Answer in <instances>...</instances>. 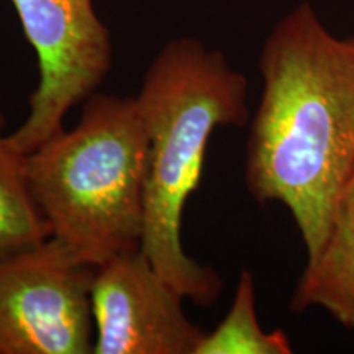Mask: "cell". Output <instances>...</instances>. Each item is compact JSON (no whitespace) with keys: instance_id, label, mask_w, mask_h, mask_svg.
Returning <instances> with one entry per match:
<instances>
[{"instance_id":"cell-1","label":"cell","mask_w":354,"mask_h":354,"mask_svg":"<svg viewBox=\"0 0 354 354\" xmlns=\"http://www.w3.org/2000/svg\"><path fill=\"white\" fill-rule=\"evenodd\" d=\"M258 68L246 189L258 203L290 212L313 259L354 176V37H336L302 2L272 26Z\"/></svg>"},{"instance_id":"cell-2","label":"cell","mask_w":354,"mask_h":354,"mask_svg":"<svg viewBox=\"0 0 354 354\" xmlns=\"http://www.w3.org/2000/svg\"><path fill=\"white\" fill-rule=\"evenodd\" d=\"M248 94L246 76L223 53L184 37L162 46L136 95L149 138L141 250L167 284L201 307L218 300L225 282L184 251V207L201 184L214 130L250 122Z\"/></svg>"},{"instance_id":"cell-3","label":"cell","mask_w":354,"mask_h":354,"mask_svg":"<svg viewBox=\"0 0 354 354\" xmlns=\"http://www.w3.org/2000/svg\"><path fill=\"white\" fill-rule=\"evenodd\" d=\"M148 149L136 97H88L73 130L26 154V179L50 238L94 268L141 250Z\"/></svg>"},{"instance_id":"cell-4","label":"cell","mask_w":354,"mask_h":354,"mask_svg":"<svg viewBox=\"0 0 354 354\" xmlns=\"http://www.w3.org/2000/svg\"><path fill=\"white\" fill-rule=\"evenodd\" d=\"M97 268L48 238L0 259V354H91Z\"/></svg>"},{"instance_id":"cell-5","label":"cell","mask_w":354,"mask_h":354,"mask_svg":"<svg viewBox=\"0 0 354 354\" xmlns=\"http://www.w3.org/2000/svg\"><path fill=\"white\" fill-rule=\"evenodd\" d=\"M37 53L39 81L30 113L10 140L30 154L55 133L74 105L94 95L113 64V43L94 0H10Z\"/></svg>"},{"instance_id":"cell-6","label":"cell","mask_w":354,"mask_h":354,"mask_svg":"<svg viewBox=\"0 0 354 354\" xmlns=\"http://www.w3.org/2000/svg\"><path fill=\"white\" fill-rule=\"evenodd\" d=\"M91 297L95 354H196L205 335L143 250L99 266Z\"/></svg>"},{"instance_id":"cell-7","label":"cell","mask_w":354,"mask_h":354,"mask_svg":"<svg viewBox=\"0 0 354 354\" xmlns=\"http://www.w3.org/2000/svg\"><path fill=\"white\" fill-rule=\"evenodd\" d=\"M312 307L354 330V176L336 205L320 253L307 259L292 294V312Z\"/></svg>"},{"instance_id":"cell-8","label":"cell","mask_w":354,"mask_h":354,"mask_svg":"<svg viewBox=\"0 0 354 354\" xmlns=\"http://www.w3.org/2000/svg\"><path fill=\"white\" fill-rule=\"evenodd\" d=\"M3 127L6 117L0 113V259L50 238L26 179V154L3 135Z\"/></svg>"},{"instance_id":"cell-9","label":"cell","mask_w":354,"mask_h":354,"mask_svg":"<svg viewBox=\"0 0 354 354\" xmlns=\"http://www.w3.org/2000/svg\"><path fill=\"white\" fill-rule=\"evenodd\" d=\"M292 344L282 330L264 331L256 315L254 279L243 269L228 313L218 326L203 335L196 354H290Z\"/></svg>"}]
</instances>
